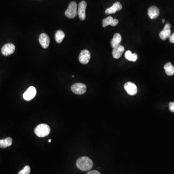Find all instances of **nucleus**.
I'll return each instance as SVG.
<instances>
[{"mask_svg": "<svg viewBox=\"0 0 174 174\" xmlns=\"http://www.w3.org/2000/svg\"><path fill=\"white\" fill-rule=\"evenodd\" d=\"M77 166L82 171H89L93 168V162L92 160L87 157L79 158L77 161Z\"/></svg>", "mask_w": 174, "mask_h": 174, "instance_id": "f257e3e1", "label": "nucleus"}, {"mask_svg": "<svg viewBox=\"0 0 174 174\" xmlns=\"http://www.w3.org/2000/svg\"><path fill=\"white\" fill-rule=\"evenodd\" d=\"M35 133L38 137H44L50 134V127L46 124H40L35 128Z\"/></svg>", "mask_w": 174, "mask_h": 174, "instance_id": "f03ea898", "label": "nucleus"}, {"mask_svg": "<svg viewBox=\"0 0 174 174\" xmlns=\"http://www.w3.org/2000/svg\"><path fill=\"white\" fill-rule=\"evenodd\" d=\"M77 13V4L75 2H72L65 12V14L68 18L73 19L76 17Z\"/></svg>", "mask_w": 174, "mask_h": 174, "instance_id": "7ed1b4c3", "label": "nucleus"}, {"mask_svg": "<svg viewBox=\"0 0 174 174\" xmlns=\"http://www.w3.org/2000/svg\"><path fill=\"white\" fill-rule=\"evenodd\" d=\"M71 89L72 91L74 93L78 94V95H81L86 93V90H87V86L85 84L78 83L73 84L71 86Z\"/></svg>", "mask_w": 174, "mask_h": 174, "instance_id": "20e7f679", "label": "nucleus"}, {"mask_svg": "<svg viewBox=\"0 0 174 174\" xmlns=\"http://www.w3.org/2000/svg\"><path fill=\"white\" fill-rule=\"evenodd\" d=\"M15 49H16L15 46L13 44H6L4 45L2 48V53L4 56H9L14 52Z\"/></svg>", "mask_w": 174, "mask_h": 174, "instance_id": "39448f33", "label": "nucleus"}, {"mask_svg": "<svg viewBox=\"0 0 174 174\" xmlns=\"http://www.w3.org/2000/svg\"><path fill=\"white\" fill-rule=\"evenodd\" d=\"M86 7H87V3L84 1L81 2L78 5L77 14L81 20H85L86 19Z\"/></svg>", "mask_w": 174, "mask_h": 174, "instance_id": "423d86ee", "label": "nucleus"}, {"mask_svg": "<svg viewBox=\"0 0 174 174\" xmlns=\"http://www.w3.org/2000/svg\"><path fill=\"white\" fill-rule=\"evenodd\" d=\"M36 94V89L33 86H31L29 87L26 92L24 93L23 97L24 99L29 101L35 98Z\"/></svg>", "mask_w": 174, "mask_h": 174, "instance_id": "0eeeda50", "label": "nucleus"}, {"mask_svg": "<svg viewBox=\"0 0 174 174\" xmlns=\"http://www.w3.org/2000/svg\"><path fill=\"white\" fill-rule=\"evenodd\" d=\"M90 59V54L87 49L82 50L79 54V60L81 64H86L89 62Z\"/></svg>", "mask_w": 174, "mask_h": 174, "instance_id": "6e6552de", "label": "nucleus"}, {"mask_svg": "<svg viewBox=\"0 0 174 174\" xmlns=\"http://www.w3.org/2000/svg\"><path fill=\"white\" fill-rule=\"evenodd\" d=\"M124 87L126 92L129 95H135L137 93V87L133 83L128 82L125 83Z\"/></svg>", "mask_w": 174, "mask_h": 174, "instance_id": "1a4fd4ad", "label": "nucleus"}, {"mask_svg": "<svg viewBox=\"0 0 174 174\" xmlns=\"http://www.w3.org/2000/svg\"><path fill=\"white\" fill-rule=\"evenodd\" d=\"M39 41L42 47L44 48H47L50 44V39L48 36L46 34H41L39 36Z\"/></svg>", "mask_w": 174, "mask_h": 174, "instance_id": "9d476101", "label": "nucleus"}, {"mask_svg": "<svg viewBox=\"0 0 174 174\" xmlns=\"http://www.w3.org/2000/svg\"><path fill=\"white\" fill-rule=\"evenodd\" d=\"M122 6L121 5V3L117 2H115L113 6H111L110 7L106 9L105 13L107 14H114L118 11H120L122 10Z\"/></svg>", "mask_w": 174, "mask_h": 174, "instance_id": "9b49d317", "label": "nucleus"}, {"mask_svg": "<svg viewBox=\"0 0 174 174\" xmlns=\"http://www.w3.org/2000/svg\"><path fill=\"white\" fill-rule=\"evenodd\" d=\"M147 14L148 17L151 19H155L159 16V9L156 6H152L148 9Z\"/></svg>", "mask_w": 174, "mask_h": 174, "instance_id": "f8f14e48", "label": "nucleus"}, {"mask_svg": "<svg viewBox=\"0 0 174 174\" xmlns=\"http://www.w3.org/2000/svg\"><path fill=\"white\" fill-rule=\"evenodd\" d=\"M124 50L125 48L124 47L121 45L114 48L112 52V56L113 58L116 59H118L119 58H121L123 53L124 52Z\"/></svg>", "mask_w": 174, "mask_h": 174, "instance_id": "ddd939ff", "label": "nucleus"}, {"mask_svg": "<svg viewBox=\"0 0 174 174\" xmlns=\"http://www.w3.org/2000/svg\"><path fill=\"white\" fill-rule=\"evenodd\" d=\"M122 41V36L118 33H117L114 35L113 38L111 41V46L112 48H114L115 47L120 45Z\"/></svg>", "mask_w": 174, "mask_h": 174, "instance_id": "4468645a", "label": "nucleus"}, {"mask_svg": "<svg viewBox=\"0 0 174 174\" xmlns=\"http://www.w3.org/2000/svg\"><path fill=\"white\" fill-rule=\"evenodd\" d=\"M171 31L170 29L164 28L159 34V36L163 40H166L171 35Z\"/></svg>", "mask_w": 174, "mask_h": 174, "instance_id": "2eb2a0df", "label": "nucleus"}, {"mask_svg": "<svg viewBox=\"0 0 174 174\" xmlns=\"http://www.w3.org/2000/svg\"><path fill=\"white\" fill-rule=\"evenodd\" d=\"M12 139L10 137H7L4 139L0 140V147L5 148L11 146L12 144Z\"/></svg>", "mask_w": 174, "mask_h": 174, "instance_id": "dca6fc26", "label": "nucleus"}, {"mask_svg": "<svg viewBox=\"0 0 174 174\" xmlns=\"http://www.w3.org/2000/svg\"><path fill=\"white\" fill-rule=\"evenodd\" d=\"M164 69L166 75L171 76L174 75V66L171 63H168L164 66Z\"/></svg>", "mask_w": 174, "mask_h": 174, "instance_id": "f3484780", "label": "nucleus"}, {"mask_svg": "<svg viewBox=\"0 0 174 174\" xmlns=\"http://www.w3.org/2000/svg\"><path fill=\"white\" fill-rule=\"evenodd\" d=\"M125 57L126 59L129 61H135L138 59L137 54L132 53L130 50H128L125 52Z\"/></svg>", "mask_w": 174, "mask_h": 174, "instance_id": "a211bd4d", "label": "nucleus"}, {"mask_svg": "<svg viewBox=\"0 0 174 174\" xmlns=\"http://www.w3.org/2000/svg\"><path fill=\"white\" fill-rule=\"evenodd\" d=\"M65 37V34L64 31H62L58 30L56 31L55 34V38L56 42L60 43L63 41V39Z\"/></svg>", "mask_w": 174, "mask_h": 174, "instance_id": "6ab92c4d", "label": "nucleus"}, {"mask_svg": "<svg viewBox=\"0 0 174 174\" xmlns=\"http://www.w3.org/2000/svg\"><path fill=\"white\" fill-rule=\"evenodd\" d=\"M113 19H114L112 17H108L103 19V27L105 28V27H107L108 25H111Z\"/></svg>", "mask_w": 174, "mask_h": 174, "instance_id": "aec40b11", "label": "nucleus"}, {"mask_svg": "<svg viewBox=\"0 0 174 174\" xmlns=\"http://www.w3.org/2000/svg\"><path fill=\"white\" fill-rule=\"evenodd\" d=\"M31 172V168L30 166L26 165L25 166L23 169L18 174H29Z\"/></svg>", "mask_w": 174, "mask_h": 174, "instance_id": "412c9836", "label": "nucleus"}, {"mask_svg": "<svg viewBox=\"0 0 174 174\" xmlns=\"http://www.w3.org/2000/svg\"><path fill=\"white\" fill-rule=\"evenodd\" d=\"M170 110L172 112H174V102H171L169 105Z\"/></svg>", "mask_w": 174, "mask_h": 174, "instance_id": "4be33fe9", "label": "nucleus"}, {"mask_svg": "<svg viewBox=\"0 0 174 174\" xmlns=\"http://www.w3.org/2000/svg\"><path fill=\"white\" fill-rule=\"evenodd\" d=\"M118 20L117 19H113V21H112V23L111 24V26H116L118 24Z\"/></svg>", "mask_w": 174, "mask_h": 174, "instance_id": "5701e85b", "label": "nucleus"}, {"mask_svg": "<svg viewBox=\"0 0 174 174\" xmlns=\"http://www.w3.org/2000/svg\"><path fill=\"white\" fill-rule=\"evenodd\" d=\"M169 41L171 43H174V33L172 34V35H171L170 36Z\"/></svg>", "mask_w": 174, "mask_h": 174, "instance_id": "b1692460", "label": "nucleus"}, {"mask_svg": "<svg viewBox=\"0 0 174 174\" xmlns=\"http://www.w3.org/2000/svg\"><path fill=\"white\" fill-rule=\"evenodd\" d=\"M87 174H101L100 173L96 170H93V171H89Z\"/></svg>", "mask_w": 174, "mask_h": 174, "instance_id": "393cba45", "label": "nucleus"}, {"mask_svg": "<svg viewBox=\"0 0 174 174\" xmlns=\"http://www.w3.org/2000/svg\"><path fill=\"white\" fill-rule=\"evenodd\" d=\"M164 22H165V20H164V19H163V20H162V23H164Z\"/></svg>", "mask_w": 174, "mask_h": 174, "instance_id": "a878e982", "label": "nucleus"}, {"mask_svg": "<svg viewBox=\"0 0 174 174\" xmlns=\"http://www.w3.org/2000/svg\"><path fill=\"white\" fill-rule=\"evenodd\" d=\"M51 141H52V140L49 139V140H48V142H51Z\"/></svg>", "mask_w": 174, "mask_h": 174, "instance_id": "bb28decb", "label": "nucleus"}]
</instances>
